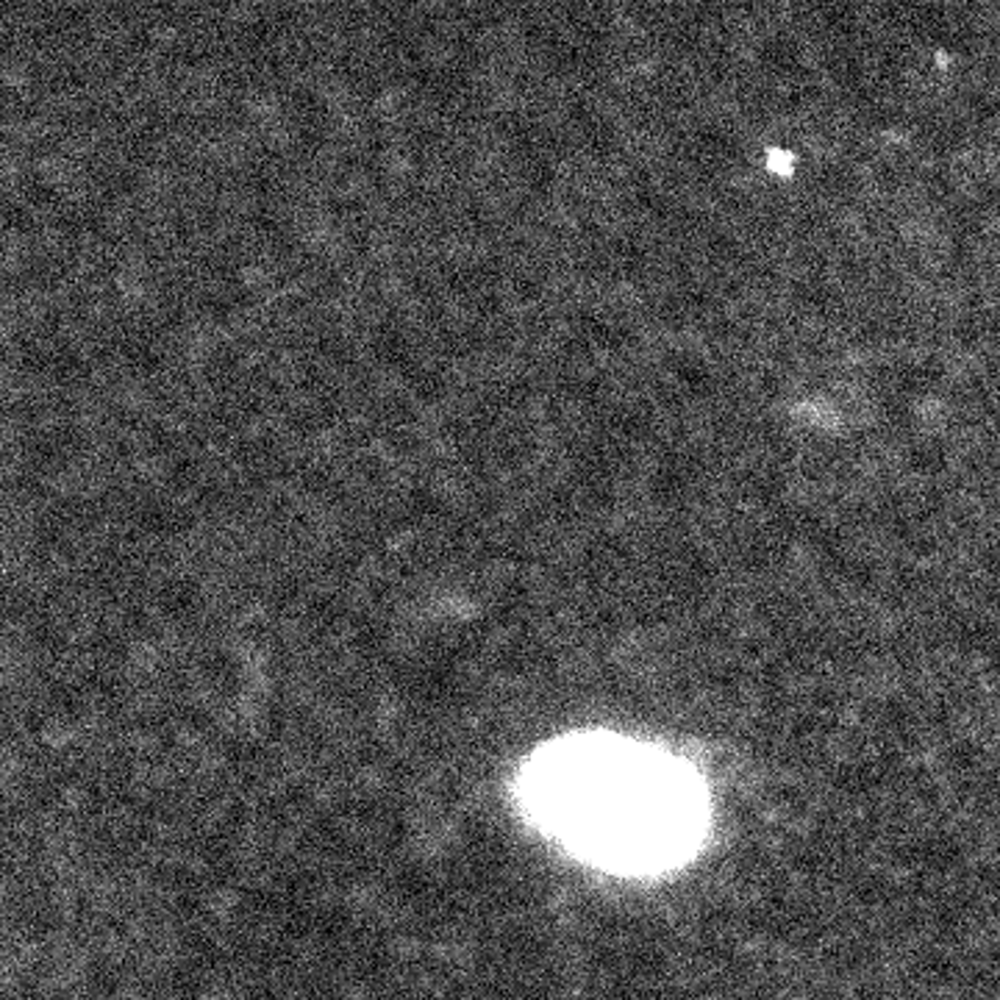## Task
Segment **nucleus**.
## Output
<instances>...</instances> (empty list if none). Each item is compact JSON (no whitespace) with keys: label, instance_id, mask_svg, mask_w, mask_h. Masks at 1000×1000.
Listing matches in <instances>:
<instances>
[{"label":"nucleus","instance_id":"1","mask_svg":"<svg viewBox=\"0 0 1000 1000\" xmlns=\"http://www.w3.org/2000/svg\"><path fill=\"white\" fill-rule=\"evenodd\" d=\"M525 804L548 834L620 873L684 861L706 820L703 793L684 765L614 736L548 747L525 773Z\"/></svg>","mask_w":1000,"mask_h":1000},{"label":"nucleus","instance_id":"2","mask_svg":"<svg viewBox=\"0 0 1000 1000\" xmlns=\"http://www.w3.org/2000/svg\"><path fill=\"white\" fill-rule=\"evenodd\" d=\"M765 167L767 173L778 175V178H793V175L798 173V156H795L789 147L771 145L765 151Z\"/></svg>","mask_w":1000,"mask_h":1000}]
</instances>
